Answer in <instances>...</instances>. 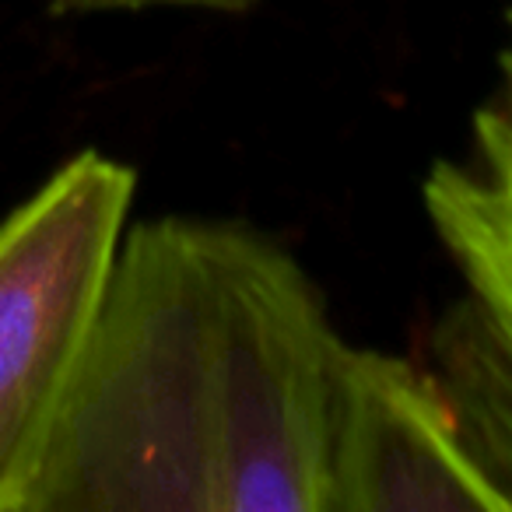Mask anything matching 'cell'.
<instances>
[{"mask_svg":"<svg viewBox=\"0 0 512 512\" xmlns=\"http://www.w3.org/2000/svg\"><path fill=\"white\" fill-rule=\"evenodd\" d=\"M512 512L439 379L386 351L337 344L327 512Z\"/></svg>","mask_w":512,"mask_h":512,"instance_id":"cell-4","label":"cell"},{"mask_svg":"<svg viewBox=\"0 0 512 512\" xmlns=\"http://www.w3.org/2000/svg\"><path fill=\"white\" fill-rule=\"evenodd\" d=\"M64 11H141V8H207L235 11L249 0H57Z\"/></svg>","mask_w":512,"mask_h":512,"instance_id":"cell-5","label":"cell"},{"mask_svg":"<svg viewBox=\"0 0 512 512\" xmlns=\"http://www.w3.org/2000/svg\"><path fill=\"white\" fill-rule=\"evenodd\" d=\"M134 190V169L81 151L0 221V512L29 505L106 302Z\"/></svg>","mask_w":512,"mask_h":512,"instance_id":"cell-2","label":"cell"},{"mask_svg":"<svg viewBox=\"0 0 512 512\" xmlns=\"http://www.w3.org/2000/svg\"><path fill=\"white\" fill-rule=\"evenodd\" d=\"M337 344L274 242L130 228L25 512H327Z\"/></svg>","mask_w":512,"mask_h":512,"instance_id":"cell-1","label":"cell"},{"mask_svg":"<svg viewBox=\"0 0 512 512\" xmlns=\"http://www.w3.org/2000/svg\"><path fill=\"white\" fill-rule=\"evenodd\" d=\"M425 211L467 288L435 334L439 386L512 509V50L470 155L428 172Z\"/></svg>","mask_w":512,"mask_h":512,"instance_id":"cell-3","label":"cell"}]
</instances>
